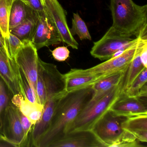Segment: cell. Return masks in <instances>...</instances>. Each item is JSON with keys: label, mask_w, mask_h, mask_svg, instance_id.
<instances>
[{"label": "cell", "mask_w": 147, "mask_h": 147, "mask_svg": "<svg viewBox=\"0 0 147 147\" xmlns=\"http://www.w3.org/2000/svg\"><path fill=\"white\" fill-rule=\"evenodd\" d=\"M94 92L92 86L69 92L58 101L49 128L36 147H49L66 133L69 125L90 101Z\"/></svg>", "instance_id": "6da1fadb"}, {"label": "cell", "mask_w": 147, "mask_h": 147, "mask_svg": "<svg viewBox=\"0 0 147 147\" xmlns=\"http://www.w3.org/2000/svg\"><path fill=\"white\" fill-rule=\"evenodd\" d=\"M112 30L125 36L147 35V5H137L132 0H110Z\"/></svg>", "instance_id": "7a4b0ae2"}, {"label": "cell", "mask_w": 147, "mask_h": 147, "mask_svg": "<svg viewBox=\"0 0 147 147\" xmlns=\"http://www.w3.org/2000/svg\"><path fill=\"white\" fill-rule=\"evenodd\" d=\"M119 94V85L99 99L90 100L68 127L66 133L74 131L92 129L98 120L110 110Z\"/></svg>", "instance_id": "3957f363"}, {"label": "cell", "mask_w": 147, "mask_h": 147, "mask_svg": "<svg viewBox=\"0 0 147 147\" xmlns=\"http://www.w3.org/2000/svg\"><path fill=\"white\" fill-rule=\"evenodd\" d=\"M137 41V38L133 39L122 36L109 28L99 40L94 43L90 54L94 58L107 61L119 51H125Z\"/></svg>", "instance_id": "277c9868"}, {"label": "cell", "mask_w": 147, "mask_h": 147, "mask_svg": "<svg viewBox=\"0 0 147 147\" xmlns=\"http://www.w3.org/2000/svg\"><path fill=\"white\" fill-rule=\"evenodd\" d=\"M127 118L109 110L98 120L92 130L106 147H111L125 133L123 124Z\"/></svg>", "instance_id": "5b68a950"}, {"label": "cell", "mask_w": 147, "mask_h": 147, "mask_svg": "<svg viewBox=\"0 0 147 147\" xmlns=\"http://www.w3.org/2000/svg\"><path fill=\"white\" fill-rule=\"evenodd\" d=\"M45 11L57 31L61 41L72 49H78L79 44L70 32L66 13L57 0H41Z\"/></svg>", "instance_id": "8992f818"}, {"label": "cell", "mask_w": 147, "mask_h": 147, "mask_svg": "<svg viewBox=\"0 0 147 147\" xmlns=\"http://www.w3.org/2000/svg\"><path fill=\"white\" fill-rule=\"evenodd\" d=\"M2 115V132L4 137L14 147H26L17 107L9 103Z\"/></svg>", "instance_id": "52a82bcc"}, {"label": "cell", "mask_w": 147, "mask_h": 147, "mask_svg": "<svg viewBox=\"0 0 147 147\" xmlns=\"http://www.w3.org/2000/svg\"><path fill=\"white\" fill-rule=\"evenodd\" d=\"M37 51L31 42H25L13 59L29 79L36 95L39 58Z\"/></svg>", "instance_id": "ba28073f"}, {"label": "cell", "mask_w": 147, "mask_h": 147, "mask_svg": "<svg viewBox=\"0 0 147 147\" xmlns=\"http://www.w3.org/2000/svg\"><path fill=\"white\" fill-rule=\"evenodd\" d=\"M38 22L31 42L37 50L61 42L57 31L45 11L37 13Z\"/></svg>", "instance_id": "9c48e42d"}, {"label": "cell", "mask_w": 147, "mask_h": 147, "mask_svg": "<svg viewBox=\"0 0 147 147\" xmlns=\"http://www.w3.org/2000/svg\"><path fill=\"white\" fill-rule=\"evenodd\" d=\"M49 147H106L92 130L67 132Z\"/></svg>", "instance_id": "30bf717a"}, {"label": "cell", "mask_w": 147, "mask_h": 147, "mask_svg": "<svg viewBox=\"0 0 147 147\" xmlns=\"http://www.w3.org/2000/svg\"><path fill=\"white\" fill-rule=\"evenodd\" d=\"M46 94V101L57 95L63 94L66 91L65 76L55 64L45 62L40 59Z\"/></svg>", "instance_id": "8fae6325"}, {"label": "cell", "mask_w": 147, "mask_h": 147, "mask_svg": "<svg viewBox=\"0 0 147 147\" xmlns=\"http://www.w3.org/2000/svg\"><path fill=\"white\" fill-rule=\"evenodd\" d=\"M110 110L120 116L129 117L147 114V97H131L119 95Z\"/></svg>", "instance_id": "7c38bea8"}, {"label": "cell", "mask_w": 147, "mask_h": 147, "mask_svg": "<svg viewBox=\"0 0 147 147\" xmlns=\"http://www.w3.org/2000/svg\"><path fill=\"white\" fill-rule=\"evenodd\" d=\"M0 77L13 95H23L18 75V65L10 58L5 49H0Z\"/></svg>", "instance_id": "4fadbf2b"}, {"label": "cell", "mask_w": 147, "mask_h": 147, "mask_svg": "<svg viewBox=\"0 0 147 147\" xmlns=\"http://www.w3.org/2000/svg\"><path fill=\"white\" fill-rule=\"evenodd\" d=\"M137 41L126 49L122 54L112 57L102 63L90 68L85 69L86 72L94 74H113L128 66L134 57L136 49Z\"/></svg>", "instance_id": "5bb4252c"}, {"label": "cell", "mask_w": 147, "mask_h": 147, "mask_svg": "<svg viewBox=\"0 0 147 147\" xmlns=\"http://www.w3.org/2000/svg\"><path fill=\"white\" fill-rule=\"evenodd\" d=\"M65 94L55 96L46 101L41 118L33 125L30 134L28 146L36 147L40 138L49 128L58 101Z\"/></svg>", "instance_id": "9a60e30c"}, {"label": "cell", "mask_w": 147, "mask_h": 147, "mask_svg": "<svg viewBox=\"0 0 147 147\" xmlns=\"http://www.w3.org/2000/svg\"><path fill=\"white\" fill-rule=\"evenodd\" d=\"M111 74H94L86 72L85 69H71L64 74L66 91L69 92L87 87Z\"/></svg>", "instance_id": "2e32d148"}, {"label": "cell", "mask_w": 147, "mask_h": 147, "mask_svg": "<svg viewBox=\"0 0 147 147\" xmlns=\"http://www.w3.org/2000/svg\"><path fill=\"white\" fill-rule=\"evenodd\" d=\"M135 55L126 68L124 74L119 84L120 94H123L131 86L134 80L146 67H144L140 59V52L143 46L147 42V36H138Z\"/></svg>", "instance_id": "e0dca14e"}, {"label": "cell", "mask_w": 147, "mask_h": 147, "mask_svg": "<svg viewBox=\"0 0 147 147\" xmlns=\"http://www.w3.org/2000/svg\"><path fill=\"white\" fill-rule=\"evenodd\" d=\"M125 131L141 142H147V114L127 117L123 124Z\"/></svg>", "instance_id": "ac0fdd59"}, {"label": "cell", "mask_w": 147, "mask_h": 147, "mask_svg": "<svg viewBox=\"0 0 147 147\" xmlns=\"http://www.w3.org/2000/svg\"><path fill=\"white\" fill-rule=\"evenodd\" d=\"M127 67L108 76L92 85L94 94L91 100L99 99L109 92L113 88L118 86Z\"/></svg>", "instance_id": "d6986e66"}, {"label": "cell", "mask_w": 147, "mask_h": 147, "mask_svg": "<svg viewBox=\"0 0 147 147\" xmlns=\"http://www.w3.org/2000/svg\"><path fill=\"white\" fill-rule=\"evenodd\" d=\"M37 22V13L31 8L28 18L21 24L9 32L10 33L16 36L23 42H31Z\"/></svg>", "instance_id": "ffe728a7"}, {"label": "cell", "mask_w": 147, "mask_h": 147, "mask_svg": "<svg viewBox=\"0 0 147 147\" xmlns=\"http://www.w3.org/2000/svg\"><path fill=\"white\" fill-rule=\"evenodd\" d=\"M31 8L21 0H14L10 11L9 31L24 22L29 16Z\"/></svg>", "instance_id": "44dd1931"}, {"label": "cell", "mask_w": 147, "mask_h": 147, "mask_svg": "<svg viewBox=\"0 0 147 147\" xmlns=\"http://www.w3.org/2000/svg\"><path fill=\"white\" fill-rule=\"evenodd\" d=\"M17 108L19 109L34 125L41 118L44 105L37 102L33 103L23 98Z\"/></svg>", "instance_id": "7402d4cb"}, {"label": "cell", "mask_w": 147, "mask_h": 147, "mask_svg": "<svg viewBox=\"0 0 147 147\" xmlns=\"http://www.w3.org/2000/svg\"><path fill=\"white\" fill-rule=\"evenodd\" d=\"M147 68H146L139 74L123 94L129 97H147Z\"/></svg>", "instance_id": "603a6c76"}, {"label": "cell", "mask_w": 147, "mask_h": 147, "mask_svg": "<svg viewBox=\"0 0 147 147\" xmlns=\"http://www.w3.org/2000/svg\"><path fill=\"white\" fill-rule=\"evenodd\" d=\"M14 0H0V29L5 39L10 36L9 20L10 11Z\"/></svg>", "instance_id": "cb8c5ba5"}, {"label": "cell", "mask_w": 147, "mask_h": 147, "mask_svg": "<svg viewBox=\"0 0 147 147\" xmlns=\"http://www.w3.org/2000/svg\"><path fill=\"white\" fill-rule=\"evenodd\" d=\"M70 32L74 36L77 35L81 40H92V37L84 20L78 13H74Z\"/></svg>", "instance_id": "d4e9b609"}, {"label": "cell", "mask_w": 147, "mask_h": 147, "mask_svg": "<svg viewBox=\"0 0 147 147\" xmlns=\"http://www.w3.org/2000/svg\"><path fill=\"white\" fill-rule=\"evenodd\" d=\"M18 71L24 98L33 103L37 102L36 95L30 80L23 70L18 66Z\"/></svg>", "instance_id": "484cf974"}, {"label": "cell", "mask_w": 147, "mask_h": 147, "mask_svg": "<svg viewBox=\"0 0 147 147\" xmlns=\"http://www.w3.org/2000/svg\"><path fill=\"white\" fill-rule=\"evenodd\" d=\"M40 58L38 59V76L37 79L36 93L37 102L44 105L46 102V94L43 77L42 67L40 62Z\"/></svg>", "instance_id": "4316f807"}, {"label": "cell", "mask_w": 147, "mask_h": 147, "mask_svg": "<svg viewBox=\"0 0 147 147\" xmlns=\"http://www.w3.org/2000/svg\"><path fill=\"white\" fill-rule=\"evenodd\" d=\"M5 42L8 56L10 58L13 59L25 43L10 33L9 37L5 39Z\"/></svg>", "instance_id": "83f0119b"}, {"label": "cell", "mask_w": 147, "mask_h": 147, "mask_svg": "<svg viewBox=\"0 0 147 147\" xmlns=\"http://www.w3.org/2000/svg\"><path fill=\"white\" fill-rule=\"evenodd\" d=\"M140 142L133 135L125 131L124 135L111 147H142Z\"/></svg>", "instance_id": "f1b7e54d"}, {"label": "cell", "mask_w": 147, "mask_h": 147, "mask_svg": "<svg viewBox=\"0 0 147 147\" xmlns=\"http://www.w3.org/2000/svg\"><path fill=\"white\" fill-rule=\"evenodd\" d=\"M17 108H18V113L19 115L21 125H22V128L24 134L26 142V147H28L30 134L33 128V125L29 121L27 117H26L21 112L19 109Z\"/></svg>", "instance_id": "f546056e"}, {"label": "cell", "mask_w": 147, "mask_h": 147, "mask_svg": "<svg viewBox=\"0 0 147 147\" xmlns=\"http://www.w3.org/2000/svg\"><path fill=\"white\" fill-rule=\"evenodd\" d=\"M5 85L0 77V122L2 113L9 103V98Z\"/></svg>", "instance_id": "4dcf8cb0"}, {"label": "cell", "mask_w": 147, "mask_h": 147, "mask_svg": "<svg viewBox=\"0 0 147 147\" xmlns=\"http://www.w3.org/2000/svg\"><path fill=\"white\" fill-rule=\"evenodd\" d=\"M69 51L65 46L58 47L52 51V55L55 60L63 62L68 59L69 56Z\"/></svg>", "instance_id": "1f68e13d"}, {"label": "cell", "mask_w": 147, "mask_h": 147, "mask_svg": "<svg viewBox=\"0 0 147 147\" xmlns=\"http://www.w3.org/2000/svg\"><path fill=\"white\" fill-rule=\"evenodd\" d=\"M28 6L37 13L45 11L41 0H27Z\"/></svg>", "instance_id": "d6a6232c"}, {"label": "cell", "mask_w": 147, "mask_h": 147, "mask_svg": "<svg viewBox=\"0 0 147 147\" xmlns=\"http://www.w3.org/2000/svg\"><path fill=\"white\" fill-rule=\"evenodd\" d=\"M140 56L142 63L145 67L147 68V42L144 45Z\"/></svg>", "instance_id": "836d02e7"}, {"label": "cell", "mask_w": 147, "mask_h": 147, "mask_svg": "<svg viewBox=\"0 0 147 147\" xmlns=\"http://www.w3.org/2000/svg\"><path fill=\"white\" fill-rule=\"evenodd\" d=\"M14 147L12 144L9 142L3 135L0 134V147Z\"/></svg>", "instance_id": "e575fe53"}, {"label": "cell", "mask_w": 147, "mask_h": 147, "mask_svg": "<svg viewBox=\"0 0 147 147\" xmlns=\"http://www.w3.org/2000/svg\"><path fill=\"white\" fill-rule=\"evenodd\" d=\"M0 49H5V50L6 51L7 53V55H8V53H7V50L6 46L5 43L4 42H3V41H2V40H1V39H0Z\"/></svg>", "instance_id": "d590c367"}, {"label": "cell", "mask_w": 147, "mask_h": 147, "mask_svg": "<svg viewBox=\"0 0 147 147\" xmlns=\"http://www.w3.org/2000/svg\"><path fill=\"white\" fill-rule=\"evenodd\" d=\"M0 39H1V40H2L3 42H4L5 43V38H4V36H3V34H2V32H1V29H0Z\"/></svg>", "instance_id": "8d00e7d4"}, {"label": "cell", "mask_w": 147, "mask_h": 147, "mask_svg": "<svg viewBox=\"0 0 147 147\" xmlns=\"http://www.w3.org/2000/svg\"><path fill=\"white\" fill-rule=\"evenodd\" d=\"M22 1H24V2L26 3V5H28V1H27V0H21Z\"/></svg>", "instance_id": "74e56055"}]
</instances>
